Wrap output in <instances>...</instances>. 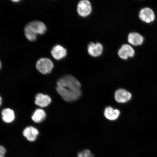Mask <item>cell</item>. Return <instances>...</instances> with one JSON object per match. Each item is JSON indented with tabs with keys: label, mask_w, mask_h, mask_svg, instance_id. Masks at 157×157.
Returning <instances> with one entry per match:
<instances>
[{
	"label": "cell",
	"mask_w": 157,
	"mask_h": 157,
	"mask_svg": "<svg viewBox=\"0 0 157 157\" xmlns=\"http://www.w3.org/2000/svg\"><path fill=\"white\" fill-rule=\"evenodd\" d=\"M1 61H0V69H1Z\"/></svg>",
	"instance_id": "cell-20"
},
{
	"label": "cell",
	"mask_w": 157,
	"mask_h": 157,
	"mask_svg": "<svg viewBox=\"0 0 157 157\" xmlns=\"http://www.w3.org/2000/svg\"><path fill=\"white\" fill-rule=\"evenodd\" d=\"M31 27L36 34H44L46 32L47 27L44 22L40 21H30L27 24Z\"/></svg>",
	"instance_id": "cell-9"
},
{
	"label": "cell",
	"mask_w": 157,
	"mask_h": 157,
	"mask_svg": "<svg viewBox=\"0 0 157 157\" xmlns=\"http://www.w3.org/2000/svg\"><path fill=\"white\" fill-rule=\"evenodd\" d=\"M128 42L134 46L142 45L144 42V38L139 33L133 32L129 33L128 35Z\"/></svg>",
	"instance_id": "cell-13"
},
{
	"label": "cell",
	"mask_w": 157,
	"mask_h": 157,
	"mask_svg": "<svg viewBox=\"0 0 157 157\" xmlns=\"http://www.w3.org/2000/svg\"><path fill=\"white\" fill-rule=\"evenodd\" d=\"M39 131L35 128L28 127L25 128L23 132V135L29 142H34L36 140L39 135Z\"/></svg>",
	"instance_id": "cell-11"
},
{
	"label": "cell",
	"mask_w": 157,
	"mask_h": 157,
	"mask_svg": "<svg viewBox=\"0 0 157 157\" xmlns=\"http://www.w3.org/2000/svg\"><path fill=\"white\" fill-rule=\"evenodd\" d=\"M132 97V94L130 92L123 88L118 89L115 93V101L120 103L127 102L130 101Z\"/></svg>",
	"instance_id": "cell-4"
},
{
	"label": "cell",
	"mask_w": 157,
	"mask_h": 157,
	"mask_svg": "<svg viewBox=\"0 0 157 157\" xmlns=\"http://www.w3.org/2000/svg\"><path fill=\"white\" fill-rule=\"evenodd\" d=\"M135 53L134 49L128 44L123 45L118 51V55L119 57L124 60L132 57L134 56Z\"/></svg>",
	"instance_id": "cell-5"
},
{
	"label": "cell",
	"mask_w": 157,
	"mask_h": 157,
	"mask_svg": "<svg viewBox=\"0 0 157 157\" xmlns=\"http://www.w3.org/2000/svg\"><path fill=\"white\" fill-rule=\"evenodd\" d=\"M2 115L3 121L6 123L13 122L15 119L14 111L9 108L3 109L2 112Z\"/></svg>",
	"instance_id": "cell-14"
},
{
	"label": "cell",
	"mask_w": 157,
	"mask_h": 157,
	"mask_svg": "<svg viewBox=\"0 0 157 157\" xmlns=\"http://www.w3.org/2000/svg\"><path fill=\"white\" fill-rule=\"evenodd\" d=\"M2 98L1 97H0V106H1L2 105Z\"/></svg>",
	"instance_id": "cell-19"
},
{
	"label": "cell",
	"mask_w": 157,
	"mask_h": 157,
	"mask_svg": "<svg viewBox=\"0 0 157 157\" xmlns=\"http://www.w3.org/2000/svg\"><path fill=\"white\" fill-rule=\"evenodd\" d=\"M46 117V114L44 110L38 109L34 111L32 116L33 121L36 123H40L44 121Z\"/></svg>",
	"instance_id": "cell-15"
},
{
	"label": "cell",
	"mask_w": 157,
	"mask_h": 157,
	"mask_svg": "<svg viewBox=\"0 0 157 157\" xmlns=\"http://www.w3.org/2000/svg\"><path fill=\"white\" fill-rule=\"evenodd\" d=\"M104 114L107 119L113 121L119 117L120 115V111L119 109H113L112 107H107L105 108Z\"/></svg>",
	"instance_id": "cell-12"
},
{
	"label": "cell",
	"mask_w": 157,
	"mask_h": 157,
	"mask_svg": "<svg viewBox=\"0 0 157 157\" xmlns=\"http://www.w3.org/2000/svg\"><path fill=\"white\" fill-rule=\"evenodd\" d=\"M87 51L90 56L97 57L101 56L102 53L103 45L100 43H90L88 46Z\"/></svg>",
	"instance_id": "cell-7"
},
{
	"label": "cell",
	"mask_w": 157,
	"mask_h": 157,
	"mask_svg": "<svg viewBox=\"0 0 157 157\" xmlns=\"http://www.w3.org/2000/svg\"><path fill=\"white\" fill-rule=\"evenodd\" d=\"M51 101L52 99L49 96L42 93L37 94L35 98V104L41 107L48 106Z\"/></svg>",
	"instance_id": "cell-10"
},
{
	"label": "cell",
	"mask_w": 157,
	"mask_h": 157,
	"mask_svg": "<svg viewBox=\"0 0 157 157\" xmlns=\"http://www.w3.org/2000/svg\"><path fill=\"white\" fill-rule=\"evenodd\" d=\"M6 150L4 147L0 145V157H5Z\"/></svg>",
	"instance_id": "cell-18"
},
{
	"label": "cell",
	"mask_w": 157,
	"mask_h": 157,
	"mask_svg": "<svg viewBox=\"0 0 157 157\" xmlns=\"http://www.w3.org/2000/svg\"><path fill=\"white\" fill-rule=\"evenodd\" d=\"M77 157H94V155L91 151L86 149L78 152Z\"/></svg>",
	"instance_id": "cell-17"
},
{
	"label": "cell",
	"mask_w": 157,
	"mask_h": 157,
	"mask_svg": "<svg viewBox=\"0 0 157 157\" xmlns=\"http://www.w3.org/2000/svg\"><path fill=\"white\" fill-rule=\"evenodd\" d=\"M36 67L39 72L43 74L50 73L54 67V64L50 59L41 58L37 61Z\"/></svg>",
	"instance_id": "cell-2"
},
{
	"label": "cell",
	"mask_w": 157,
	"mask_h": 157,
	"mask_svg": "<svg viewBox=\"0 0 157 157\" xmlns=\"http://www.w3.org/2000/svg\"><path fill=\"white\" fill-rule=\"evenodd\" d=\"M91 3L88 0H82L77 5V12L80 16L85 17L90 15L92 12Z\"/></svg>",
	"instance_id": "cell-3"
},
{
	"label": "cell",
	"mask_w": 157,
	"mask_h": 157,
	"mask_svg": "<svg viewBox=\"0 0 157 157\" xmlns=\"http://www.w3.org/2000/svg\"><path fill=\"white\" fill-rule=\"evenodd\" d=\"M24 33L25 37L29 41L34 42L36 40L37 34L27 24L25 27Z\"/></svg>",
	"instance_id": "cell-16"
},
{
	"label": "cell",
	"mask_w": 157,
	"mask_h": 157,
	"mask_svg": "<svg viewBox=\"0 0 157 157\" xmlns=\"http://www.w3.org/2000/svg\"><path fill=\"white\" fill-rule=\"evenodd\" d=\"M56 84V91L64 101L71 102L81 97V84L74 76H63L59 78Z\"/></svg>",
	"instance_id": "cell-1"
},
{
	"label": "cell",
	"mask_w": 157,
	"mask_h": 157,
	"mask_svg": "<svg viewBox=\"0 0 157 157\" xmlns=\"http://www.w3.org/2000/svg\"><path fill=\"white\" fill-rule=\"evenodd\" d=\"M139 18L144 22L151 23L154 21L155 15L151 9L148 7L141 10L139 14Z\"/></svg>",
	"instance_id": "cell-6"
},
{
	"label": "cell",
	"mask_w": 157,
	"mask_h": 157,
	"mask_svg": "<svg viewBox=\"0 0 157 157\" xmlns=\"http://www.w3.org/2000/svg\"><path fill=\"white\" fill-rule=\"evenodd\" d=\"M51 54L55 59L60 60L63 59L67 55V50L60 44L55 45L51 50Z\"/></svg>",
	"instance_id": "cell-8"
}]
</instances>
